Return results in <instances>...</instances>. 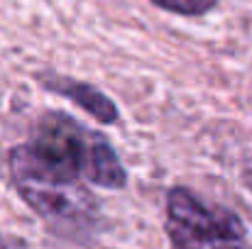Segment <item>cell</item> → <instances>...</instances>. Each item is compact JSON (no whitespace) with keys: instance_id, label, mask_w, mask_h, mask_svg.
<instances>
[{"instance_id":"obj_5","label":"cell","mask_w":252,"mask_h":249,"mask_svg":"<svg viewBox=\"0 0 252 249\" xmlns=\"http://www.w3.org/2000/svg\"><path fill=\"white\" fill-rule=\"evenodd\" d=\"M150 2L181 17H203L218 7V0H150Z\"/></svg>"},{"instance_id":"obj_6","label":"cell","mask_w":252,"mask_h":249,"mask_svg":"<svg viewBox=\"0 0 252 249\" xmlns=\"http://www.w3.org/2000/svg\"><path fill=\"white\" fill-rule=\"evenodd\" d=\"M0 249H5V245H2V240H0Z\"/></svg>"},{"instance_id":"obj_2","label":"cell","mask_w":252,"mask_h":249,"mask_svg":"<svg viewBox=\"0 0 252 249\" xmlns=\"http://www.w3.org/2000/svg\"><path fill=\"white\" fill-rule=\"evenodd\" d=\"M30 144L47 162L71 171L84 183L108 191H120L127 186V171L105 135L88 130L66 112H44Z\"/></svg>"},{"instance_id":"obj_1","label":"cell","mask_w":252,"mask_h":249,"mask_svg":"<svg viewBox=\"0 0 252 249\" xmlns=\"http://www.w3.org/2000/svg\"><path fill=\"white\" fill-rule=\"evenodd\" d=\"M17 195L59 235L86 240L98 222V198L71 171L47 162L32 144H17L7 157Z\"/></svg>"},{"instance_id":"obj_3","label":"cell","mask_w":252,"mask_h":249,"mask_svg":"<svg viewBox=\"0 0 252 249\" xmlns=\"http://www.w3.org/2000/svg\"><path fill=\"white\" fill-rule=\"evenodd\" d=\"M164 230L174 249H250L238 213L206 203L189 188H171L164 200Z\"/></svg>"},{"instance_id":"obj_4","label":"cell","mask_w":252,"mask_h":249,"mask_svg":"<svg viewBox=\"0 0 252 249\" xmlns=\"http://www.w3.org/2000/svg\"><path fill=\"white\" fill-rule=\"evenodd\" d=\"M42 85L57 95L69 98L76 108H81L84 112H88L93 120H98L100 125H115L120 120L118 105L95 85L86 81H76L69 76H59V74H44L42 76Z\"/></svg>"}]
</instances>
